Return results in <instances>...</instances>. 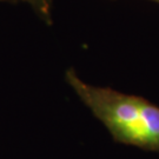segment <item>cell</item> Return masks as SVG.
<instances>
[{
    "label": "cell",
    "instance_id": "6da1fadb",
    "mask_svg": "<svg viewBox=\"0 0 159 159\" xmlns=\"http://www.w3.org/2000/svg\"><path fill=\"white\" fill-rule=\"evenodd\" d=\"M65 80L116 142L159 153V107L139 96L89 84L73 68Z\"/></svg>",
    "mask_w": 159,
    "mask_h": 159
},
{
    "label": "cell",
    "instance_id": "7a4b0ae2",
    "mask_svg": "<svg viewBox=\"0 0 159 159\" xmlns=\"http://www.w3.org/2000/svg\"><path fill=\"white\" fill-rule=\"evenodd\" d=\"M29 4L33 11L43 19L46 24H51L52 20V13H51V6L52 0H19Z\"/></svg>",
    "mask_w": 159,
    "mask_h": 159
},
{
    "label": "cell",
    "instance_id": "3957f363",
    "mask_svg": "<svg viewBox=\"0 0 159 159\" xmlns=\"http://www.w3.org/2000/svg\"><path fill=\"white\" fill-rule=\"evenodd\" d=\"M153 1H156V2H159V0H153Z\"/></svg>",
    "mask_w": 159,
    "mask_h": 159
}]
</instances>
